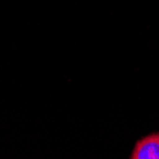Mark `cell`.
<instances>
[{
  "mask_svg": "<svg viewBox=\"0 0 159 159\" xmlns=\"http://www.w3.org/2000/svg\"><path fill=\"white\" fill-rule=\"evenodd\" d=\"M132 159H159V133L151 134L135 143Z\"/></svg>",
  "mask_w": 159,
  "mask_h": 159,
  "instance_id": "1",
  "label": "cell"
}]
</instances>
